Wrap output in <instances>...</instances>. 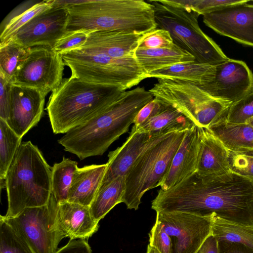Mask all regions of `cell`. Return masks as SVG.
I'll return each mask as SVG.
<instances>
[{
    "label": "cell",
    "mask_w": 253,
    "mask_h": 253,
    "mask_svg": "<svg viewBox=\"0 0 253 253\" xmlns=\"http://www.w3.org/2000/svg\"><path fill=\"white\" fill-rule=\"evenodd\" d=\"M215 67L213 80L200 86L212 97L232 104L253 91V74L244 62L229 58Z\"/></svg>",
    "instance_id": "14"
},
{
    "label": "cell",
    "mask_w": 253,
    "mask_h": 253,
    "mask_svg": "<svg viewBox=\"0 0 253 253\" xmlns=\"http://www.w3.org/2000/svg\"><path fill=\"white\" fill-rule=\"evenodd\" d=\"M53 4L20 28L8 40L29 48L39 46L53 48L68 33L69 18L65 6Z\"/></svg>",
    "instance_id": "13"
},
{
    "label": "cell",
    "mask_w": 253,
    "mask_h": 253,
    "mask_svg": "<svg viewBox=\"0 0 253 253\" xmlns=\"http://www.w3.org/2000/svg\"><path fill=\"white\" fill-rule=\"evenodd\" d=\"M0 253H34L2 215L0 216Z\"/></svg>",
    "instance_id": "33"
},
{
    "label": "cell",
    "mask_w": 253,
    "mask_h": 253,
    "mask_svg": "<svg viewBox=\"0 0 253 253\" xmlns=\"http://www.w3.org/2000/svg\"><path fill=\"white\" fill-rule=\"evenodd\" d=\"M78 168L77 162L65 157L51 167V191L58 204L68 201L73 176Z\"/></svg>",
    "instance_id": "29"
},
{
    "label": "cell",
    "mask_w": 253,
    "mask_h": 253,
    "mask_svg": "<svg viewBox=\"0 0 253 253\" xmlns=\"http://www.w3.org/2000/svg\"><path fill=\"white\" fill-rule=\"evenodd\" d=\"M179 5L186 7L197 14L204 15L224 6L249 1L247 0H172Z\"/></svg>",
    "instance_id": "35"
},
{
    "label": "cell",
    "mask_w": 253,
    "mask_h": 253,
    "mask_svg": "<svg viewBox=\"0 0 253 253\" xmlns=\"http://www.w3.org/2000/svg\"><path fill=\"white\" fill-rule=\"evenodd\" d=\"M149 90L155 98L176 108L200 127L208 128L231 104L186 82L158 79Z\"/></svg>",
    "instance_id": "9"
},
{
    "label": "cell",
    "mask_w": 253,
    "mask_h": 253,
    "mask_svg": "<svg viewBox=\"0 0 253 253\" xmlns=\"http://www.w3.org/2000/svg\"><path fill=\"white\" fill-rule=\"evenodd\" d=\"M219 253H253V250L242 244L218 242Z\"/></svg>",
    "instance_id": "43"
},
{
    "label": "cell",
    "mask_w": 253,
    "mask_h": 253,
    "mask_svg": "<svg viewBox=\"0 0 253 253\" xmlns=\"http://www.w3.org/2000/svg\"><path fill=\"white\" fill-rule=\"evenodd\" d=\"M31 48L12 40L0 43V72L12 82L14 75L28 56Z\"/></svg>",
    "instance_id": "30"
},
{
    "label": "cell",
    "mask_w": 253,
    "mask_h": 253,
    "mask_svg": "<svg viewBox=\"0 0 253 253\" xmlns=\"http://www.w3.org/2000/svg\"><path fill=\"white\" fill-rule=\"evenodd\" d=\"M149 241V244L161 253H173L171 239L166 232L162 223L157 219L150 231Z\"/></svg>",
    "instance_id": "38"
},
{
    "label": "cell",
    "mask_w": 253,
    "mask_h": 253,
    "mask_svg": "<svg viewBox=\"0 0 253 253\" xmlns=\"http://www.w3.org/2000/svg\"><path fill=\"white\" fill-rule=\"evenodd\" d=\"M167 106L168 104L154 97L139 111L134 119L133 126L136 128L139 127Z\"/></svg>",
    "instance_id": "40"
},
{
    "label": "cell",
    "mask_w": 253,
    "mask_h": 253,
    "mask_svg": "<svg viewBox=\"0 0 253 253\" xmlns=\"http://www.w3.org/2000/svg\"><path fill=\"white\" fill-rule=\"evenodd\" d=\"M58 205L52 194L45 205L26 208L14 217L2 216L34 253H55L65 238L56 225Z\"/></svg>",
    "instance_id": "10"
},
{
    "label": "cell",
    "mask_w": 253,
    "mask_h": 253,
    "mask_svg": "<svg viewBox=\"0 0 253 253\" xmlns=\"http://www.w3.org/2000/svg\"><path fill=\"white\" fill-rule=\"evenodd\" d=\"M231 171L228 150L208 128L201 127V146L196 172L203 176H214Z\"/></svg>",
    "instance_id": "21"
},
{
    "label": "cell",
    "mask_w": 253,
    "mask_h": 253,
    "mask_svg": "<svg viewBox=\"0 0 253 253\" xmlns=\"http://www.w3.org/2000/svg\"><path fill=\"white\" fill-rule=\"evenodd\" d=\"M188 130L171 133L147 150L136 161L126 176L122 203L127 209L138 210L143 195L160 186Z\"/></svg>",
    "instance_id": "8"
},
{
    "label": "cell",
    "mask_w": 253,
    "mask_h": 253,
    "mask_svg": "<svg viewBox=\"0 0 253 253\" xmlns=\"http://www.w3.org/2000/svg\"><path fill=\"white\" fill-rule=\"evenodd\" d=\"M224 117L232 124H247L253 117V91L232 103L224 112Z\"/></svg>",
    "instance_id": "34"
},
{
    "label": "cell",
    "mask_w": 253,
    "mask_h": 253,
    "mask_svg": "<svg viewBox=\"0 0 253 253\" xmlns=\"http://www.w3.org/2000/svg\"><path fill=\"white\" fill-rule=\"evenodd\" d=\"M146 253H161L156 248L148 244Z\"/></svg>",
    "instance_id": "45"
},
{
    "label": "cell",
    "mask_w": 253,
    "mask_h": 253,
    "mask_svg": "<svg viewBox=\"0 0 253 253\" xmlns=\"http://www.w3.org/2000/svg\"><path fill=\"white\" fill-rule=\"evenodd\" d=\"M172 133L156 134L138 130L133 126L126 141L108 154L107 168L100 186L119 176H126L144 152Z\"/></svg>",
    "instance_id": "16"
},
{
    "label": "cell",
    "mask_w": 253,
    "mask_h": 253,
    "mask_svg": "<svg viewBox=\"0 0 253 253\" xmlns=\"http://www.w3.org/2000/svg\"><path fill=\"white\" fill-rule=\"evenodd\" d=\"M156 219L170 237L173 253H197L211 234L212 213L203 216L180 211L156 212Z\"/></svg>",
    "instance_id": "12"
},
{
    "label": "cell",
    "mask_w": 253,
    "mask_h": 253,
    "mask_svg": "<svg viewBox=\"0 0 253 253\" xmlns=\"http://www.w3.org/2000/svg\"><path fill=\"white\" fill-rule=\"evenodd\" d=\"M151 208L156 212L203 216L215 213L228 221L253 226V179L232 171L214 176L196 172L168 190L160 189Z\"/></svg>",
    "instance_id": "1"
},
{
    "label": "cell",
    "mask_w": 253,
    "mask_h": 253,
    "mask_svg": "<svg viewBox=\"0 0 253 253\" xmlns=\"http://www.w3.org/2000/svg\"><path fill=\"white\" fill-rule=\"evenodd\" d=\"M12 82L0 72V119L7 121L10 111Z\"/></svg>",
    "instance_id": "41"
},
{
    "label": "cell",
    "mask_w": 253,
    "mask_h": 253,
    "mask_svg": "<svg viewBox=\"0 0 253 253\" xmlns=\"http://www.w3.org/2000/svg\"><path fill=\"white\" fill-rule=\"evenodd\" d=\"M64 66L61 55L53 48L32 47L14 75L12 84L35 88L46 95L61 84Z\"/></svg>",
    "instance_id": "11"
},
{
    "label": "cell",
    "mask_w": 253,
    "mask_h": 253,
    "mask_svg": "<svg viewBox=\"0 0 253 253\" xmlns=\"http://www.w3.org/2000/svg\"><path fill=\"white\" fill-rule=\"evenodd\" d=\"M153 6L157 28L168 31L175 44L192 55L195 61L216 65L229 59L200 28L199 15L172 0H148Z\"/></svg>",
    "instance_id": "6"
},
{
    "label": "cell",
    "mask_w": 253,
    "mask_h": 253,
    "mask_svg": "<svg viewBox=\"0 0 253 253\" xmlns=\"http://www.w3.org/2000/svg\"><path fill=\"white\" fill-rule=\"evenodd\" d=\"M195 124L177 109L168 104L167 107L144 124L138 130L162 134L191 128Z\"/></svg>",
    "instance_id": "27"
},
{
    "label": "cell",
    "mask_w": 253,
    "mask_h": 253,
    "mask_svg": "<svg viewBox=\"0 0 253 253\" xmlns=\"http://www.w3.org/2000/svg\"><path fill=\"white\" fill-rule=\"evenodd\" d=\"M134 58L147 78L151 72L175 64L195 61L192 55L175 44L171 47L161 48H137Z\"/></svg>",
    "instance_id": "25"
},
{
    "label": "cell",
    "mask_w": 253,
    "mask_h": 253,
    "mask_svg": "<svg viewBox=\"0 0 253 253\" xmlns=\"http://www.w3.org/2000/svg\"><path fill=\"white\" fill-rule=\"evenodd\" d=\"M126 176H119L100 186L89 206L93 218L99 221L117 205L122 203L126 190Z\"/></svg>",
    "instance_id": "26"
},
{
    "label": "cell",
    "mask_w": 253,
    "mask_h": 253,
    "mask_svg": "<svg viewBox=\"0 0 253 253\" xmlns=\"http://www.w3.org/2000/svg\"><path fill=\"white\" fill-rule=\"evenodd\" d=\"M211 235L217 242L240 243L253 250V226L239 224L212 213Z\"/></svg>",
    "instance_id": "28"
},
{
    "label": "cell",
    "mask_w": 253,
    "mask_h": 253,
    "mask_svg": "<svg viewBox=\"0 0 253 253\" xmlns=\"http://www.w3.org/2000/svg\"><path fill=\"white\" fill-rule=\"evenodd\" d=\"M107 164L78 168L75 171L68 202L89 207L100 187Z\"/></svg>",
    "instance_id": "22"
},
{
    "label": "cell",
    "mask_w": 253,
    "mask_h": 253,
    "mask_svg": "<svg viewBox=\"0 0 253 253\" xmlns=\"http://www.w3.org/2000/svg\"><path fill=\"white\" fill-rule=\"evenodd\" d=\"M228 152L231 171L253 179V153Z\"/></svg>",
    "instance_id": "37"
},
{
    "label": "cell",
    "mask_w": 253,
    "mask_h": 253,
    "mask_svg": "<svg viewBox=\"0 0 253 253\" xmlns=\"http://www.w3.org/2000/svg\"><path fill=\"white\" fill-rule=\"evenodd\" d=\"M90 32L84 30L68 31L54 45L53 49L59 54L82 46L86 41Z\"/></svg>",
    "instance_id": "39"
},
{
    "label": "cell",
    "mask_w": 253,
    "mask_h": 253,
    "mask_svg": "<svg viewBox=\"0 0 253 253\" xmlns=\"http://www.w3.org/2000/svg\"><path fill=\"white\" fill-rule=\"evenodd\" d=\"M98 223L92 217L88 206L68 201L59 204L56 225L65 237L88 238L97 231Z\"/></svg>",
    "instance_id": "20"
},
{
    "label": "cell",
    "mask_w": 253,
    "mask_h": 253,
    "mask_svg": "<svg viewBox=\"0 0 253 253\" xmlns=\"http://www.w3.org/2000/svg\"><path fill=\"white\" fill-rule=\"evenodd\" d=\"M224 113L208 129L220 140L228 151L253 153V127L248 124L229 123L224 118Z\"/></svg>",
    "instance_id": "23"
},
{
    "label": "cell",
    "mask_w": 253,
    "mask_h": 253,
    "mask_svg": "<svg viewBox=\"0 0 253 253\" xmlns=\"http://www.w3.org/2000/svg\"><path fill=\"white\" fill-rule=\"evenodd\" d=\"M247 124L250 125L253 127V117L249 120Z\"/></svg>",
    "instance_id": "46"
},
{
    "label": "cell",
    "mask_w": 253,
    "mask_h": 253,
    "mask_svg": "<svg viewBox=\"0 0 253 253\" xmlns=\"http://www.w3.org/2000/svg\"><path fill=\"white\" fill-rule=\"evenodd\" d=\"M71 77L85 81L118 86L124 91L147 76L134 57L115 58L102 53L74 49L60 54Z\"/></svg>",
    "instance_id": "7"
},
{
    "label": "cell",
    "mask_w": 253,
    "mask_h": 253,
    "mask_svg": "<svg viewBox=\"0 0 253 253\" xmlns=\"http://www.w3.org/2000/svg\"><path fill=\"white\" fill-rule=\"evenodd\" d=\"M69 13L68 31H119L145 34L157 28L152 4L143 0H58Z\"/></svg>",
    "instance_id": "3"
},
{
    "label": "cell",
    "mask_w": 253,
    "mask_h": 253,
    "mask_svg": "<svg viewBox=\"0 0 253 253\" xmlns=\"http://www.w3.org/2000/svg\"><path fill=\"white\" fill-rule=\"evenodd\" d=\"M201 141V127L194 125L187 131L175 152L160 187L168 190L197 172Z\"/></svg>",
    "instance_id": "18"
},
{
    "label": "cell",
    "mask_w": 253,
    "mask_h": 253,
    "mask_svg": "<svg viewBox=\"0 0 253 253\" xmlns=\"http://www.w3.org/2000/svg\"><path fill=\"white\" fill-rule=\"evenodd\" d=\"M88 243L82 239H70L64 247L58 249L55 253H91Z\"/></svg>",
    "instance_id": "42"
},
{
    "label": "cell",
    "mask_w": 253,
    "mask_h": 253,
    "mask_svg": "<svg viewBox=\"0 0 253 253\" xmlns=\"http://www.w3.org/2000/svg\"><path fill=\"white\" fill-rule=\"evenodd\" d=\"M154 98L144 87L125 91L108 108L67 131L58 143L81 160L101 156L128 130L139 111Z\"/></svg>",
    "instance_id": "2"
},
{
    "label": "cell",
    "mask_w": 253,
    "mask_h": 253,
    "mask_svg": "<svg viewBox=\"0 0 253 253\" xmlns=\"http://www.w3.org/2000/svg\"><path fill=\"white\" fill-rule=\"evenodd\" d=\"M197 253H219L217 241L211 234L207 238Z\"/></svg>",
    "instance_id": "44"
},
{
    "label": "cell",
    "mask_w": 253,
    "mask_h": 253,
    "mask_svg": "<svg viewBox=\"0 0 253 253\" xmlns=\"http://www.w3.org/2000/svg\"><path fill=\"white\" fill-rule=\"evenodd\" d=\"M216 73L215 65L194 61L175 64L147 75V78L180 81L202 86L212 82Z\"/></svg>",
    "instance_id": "24"
},
{
    "label": "cell",
    "mask_w": 253,
    "mask_h": 253,
    "mask_svg": "<svg viewBox=\"0 0 253 253\" xmlns=\"http://www.w3.org/2000/svg\"><path fill=\"white\" fill-rule=\"evenodd\" d=\"M124 91L114 85L65 79L52 92L46 108L53 132L66 133L108 108Z\"/></svg>",
    "instance_id": "4"
},
{
    "label": "cell",
    "mask_w": 253,
    "mask_h": 253,
    "mask_svg": "<svg viewBox=\"0 0 253 253\" xmlns=\"http://www.w3.org/2000/svg\"><path fill=\"white\" fill-rule=\"evenodd\" d=\"M0 180H4L8 168L22 143V138L1 119H0Z\"/></svg>",
    "instance_id": "31"
},
{
    "label": "cell",
    "mask_w": 253,
    "mask_h": 253,
    "mask_svg": "<svg viewBox=\"0 0 253 253\" xmlns=\"http://www.w3.org/2000/svg\"><path fill=\"white\" fill-rule=\"evenodd\" d=\"M248 2L224 6L205 14L203 22L218 34L253 47V4Z\"/></svg>",
    "instance_id": "15"
},
{
    "label": "cell",
    "mask_w": 253,
    "mask_h": 253,
    "mask_svg": "<svg viewBox=\"0 0 253 253\" xmlns=\"http://www.w3.org/2000/svg\"><path fill=\"white\" fill-rule=\"evenodd\" d=\"M144 35L119 31H93L89 33L86 42L75 49L98 52L115 58L134 57Z\"/></svg>",
    "instance_id": "19"
},
{
    "label": "cell",
    "mask_w": 253,
    "mask_h": 253,
    "mask_svg": "<svg viewBox=\"0 0 253 253\" xmlns=\"http://www.w3.org/2000/svg\"><path fill=\"white\" fill-rule=\"evenodd\" d=\"M8 208L4 216H17L28 208L40 207L52 194L51 168L31 141L22 142L5 177Z\"/></svg>",
    "instance_id": "5"
},
{
    "label": "cell",
    "mask_w": 253,
    "mask_h": 253,
    "mask_svg": "<svg viewBox=\"0 0 253 253\" xmlns=\"http://www.w3.org/2000/svg\"><path fill=\"white\" fill-rule=\"evenodd\" d=\"M53 0H44L34 4L21 13L11 18L0 35V43L11 38L22 26L34 17L53 6Z\"/></svg>",
    "instance_id": "32"
},
{
    "label": "cell",
    "mask_w": 253,
    "mask_h": 253,
    "mask_svg": "<svg viewBox=\"0 0 253 253\" xmlns=\"http://www.w3.org/2000/svg\"><path fill=\"white\" fill-rule=\"evenodd\" d=\"M46 95L35 88L13 84L9 118V127L22 138L42 117Z\"/></svg>",
    "instance_id": "17"
},
{
    "label": "cell",
    "mask_w": 253,
    "mask_h": 253,
    "mask_svg": "<svg viewBox=\"0 0 253 253\" xmlns=\"http://www.w3.org/2000/svg\"><path fill=\"white\" fill-rule=\"evenodd\" d=\"M169 33L157 28L145 34L140 39L137 48L155 49L171 47L174 45Z\"/></svg>",
    "instance_id": "36"
}]
</instances>
